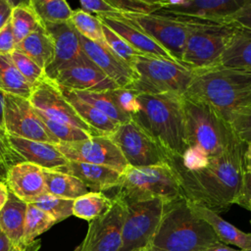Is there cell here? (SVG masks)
Wrapping results in <instances>:
<instances>
[{"label": "cell", "instance_id": "1", "mask_svg": "<svg viewBox=\"0 0 251 251\" xmlns=\"http://www.w3.org/2000/svg\"><path fill=\"white\" fill-rule=\"evenodd\" d=\"M245 143L237 139L221 155L210 158L209 165L198 171H187L176 157L169 165L176 172L183 197L193 205L217 214L226 212L238 193L244 173Z\"/></svg>", "mask_w": 251, "mask_h": 251}, {"label": "cell", "instance_id": "2", "mask_svg": "<svg viewBox=\"0 0 251 251\" xmlns=\"http://www.w3.org/2000/svg\"><path fill=\"white\" fill-rule=\"evenodd\" d=\"M217 241L219 239L210 225L182 197L165 204L148 248L152 251H202Z\"/></svg>", "mask_w": 251, "mask_h": 251}, {"label": "cell", "instance_id": "3", "mask_svg": "<svg viewBox=\"0 0 251 251\" xmlns=\"http://www.w3.org/2000/svg\"><path fill=\"white\" fill-rule=\"evenodd\" d=\"M183 96L138 94L140 111L131 118L171 157H181L188 147Z\"/></svg>", "mask_w": 251, "mask_h": 251}, {"label": "cell", "instance_id": "4", "mask_svg": "<svg viewBox=\"0 0 251 251\" xmlns=\"http://www.w3.org/2000/svg\"><path fill=\"white\" fill-rule=\"evenodd\" d=\"M192 71L184 96L207 103L226 122L229 114L243 107L251 97L250 71L221 67Z\"/></svg>", "mask_w": 251, "mask_h": 251}, {"label": "cell", "instance_id": "5", "mask_svg": "<svg viewBox=\"0 0 251 251\" xmlns=\"http://www.w3.org/2000/svg\"><path fill=\"white\" fill-rule=\"evenodd\" d=\"M182 103L188 146L197 145L213 158L238 139L229 124L207 103L184 95Z\"/></svg>", "mask_w": 251, "mask_h": 251}, {"label": "cell", "instance_id": "6", "mask_svg": "<svg viewBox=\"0 0 251 251\" xmlns=\"http://www.w3.org/2000/svg\"><path fill=\"white\" fill-rule=\"evenodd\" d=\"M116 196L125 202L160 198L173 201L182 198L176 172L169 164L152 167H127L122 174Z\"/></svg>", "mask_w": 251, "mask_h": 251}, {"label": "cell", "instance_id": "7", "mask_svg": "<svg viewBox=\"0 0 251 251\" xmlns=\"http://www.w3.org/2000/svg\"><path fill=\"white\" fill-rule=\"evenodd\" d=\"M132 69L137 78L127 88L138 94L183 96L193 75V71L182 63L146 55H139Z\"/></svg>", "mask_w": 251, "mask_h": 251}, {"label": "cell", "instance_id": "8", "mask_svg": "<svg viewBox=\"0 0 251 251\" xmlns=\"http://www.w3.org/2000/svg\"><path fill=\"white\" fill-rule=\"evenodd\" d=\"M177 20L184 22L187 29L181 63L194 71L216 67L234 25L191 19Z\"/></svg>", "mask_w": 251, "mask_h": 251}, {"label": "cell", "instance_id": "9", "mask_svg": "<svg viewBox=\"0 0 251 251\" xmlns=\"http://www.w3.org/2000/svg\"><path fill=\"white\" fill-rule=\"evenodd\" d=\"M167 202L160 198L126 202V214L122 227L120 251H135L149 245Z\"/></svg>", "mask_w": 251, "mask_h": 251}, {"label": "cell", "instance_id": "10", "mask_svg": "<svg viewBox=\"0 0 251 251\" xmlns=\"http://www.w3.org/2000/svg\"><path fill=\"white\" fill-rule=\"evenodd\" d=\"M109 137L119 148L129 167L161 166L170 162L166 152L132 120L120 125Z\"/></svg>", "mask_w": 251, "mask_h": 251}, {"label": "cell", "instance_id": "11", "mask_svg": "<svg viewBox=\"0 0 251 251\" xmlns=\"http://www.w3.org/2000/svg\"><path fill=\"white\" fill-rule=\"evenodd\" d=\"M3 126L9 135L57 144L27 98L4 93Z\"/></svg>", "mask_w": 251, "mask_h": 251}, {"label": "cell", "instance_id": "12", "mask_svg": "<svg viewBox=\"0 0 251 251\" xmlns=\"http://www.w3.org/2000/svg\"><path fill=\"white\" fill-rule=\"evenodd\" d=\"M122 16L153 38L176 61L181 63L187 32L184 22L159 13Z\"/></svg>", "mask_w": 251, "mask_h": 251}, {"label": "cell", "instance_id": "13", "mask_svg": "<svg viewBox=\"0 0 251 251\" xmlns=\"http://www.w3.org/2000/svg\"><path fill=\"white\" fill-rule=\"evenodd\" d=\"M112 200L111 208L104 215L89 222L86 235L79 244L80 251H120L126 205L116 195Z\"/></svg>", "mask_w": 251, "mask_h": 251}, {"label": "cell", "instance_id": "14", "mask_svg": "<svg viewBox=\"0 0 251 251\" xmlns=\"http://www.w3.org/2000/svg\"><path fill=\"white\" fill-rule=\"evenodd\" d=\"M68 161L110 167L124 173L128 167L123 154L109 136L93 135L75 142L55 144Z\"/></svg>", "mask_w": 251, "mask_h": 251}, {"label": "cell", "instance_id": "15", "mask_svg": "<svg viewBox=\"0 0 251 251\" xmlns=\"http://www.w3.org/2000/svg\"><path fill=\"white\" fill-rule=\"evenodd\" d=\"M245 0H158L156 13L177 19L226 23Z\"/></svg>", "mask_w": 251, "mask_h": 251}, {"label": "cell", "instance_id": "16", "mask_svg": "<svg viewBox=\"0 0 251 251\" xmlns=\"http://www.w3.org/2000/svg\"><path fill=\"white\" fill-rule=\"evenodd\" d=\"M28 100L37 112L49 119L68 124L94 135L65 98L59 84L54 79L47 76L35 84Z\"/></svg>", "mask_w": 251, "mask_h": 251}, {"label": "cell", "instance_id": "17", "mask_svg": "<svg viewBox=\"0 0 251 251\" xmlns=\"http://www.w3.org/2000/svg\"><path fill=\"white\" fill-rule=\"evenodd\" d=\"M79 36L81 49L86 57L120 88L129 87L137 78L135 71L117 56L106 44H99Z\"/></svg>", "mask_w": 251, "mask_h": 251}, {"label": "cell", "instance_id": "18", "mask_svg": "<svg viewBox=\"0 0 251 251\" xmlns=\"http://www.w3.org/2000/svg\"><path fill=\"white\" fill-rule=\"evenodd\" d=\"M53 38L55 58L45 71L48 77L54 79L57 74L86 58L79 41V36L75 27L69 23L48 25L44 26Z\"/></svg>", "mask_w": 251, "mask_h": 251}, {"label": "cell", "instance_id": "19", "mask_svg": "<svg viewBox=\"0 0 251 251\" xmlns=\"http://www.w3.org/2000/svg\"><path fill=\"white\" fill-rule=\"evenodd\" d=\"M54 80L61 87L75 91H109L119 88L87 57L59 72Z\"/></svg>", "mask_w": 251, "mask_h": 251}, {"label": "cell", "instance_id": "20", "mask_svg": "<svg viewBox=\"0 0 251 251\" xmlns=\"http://www.w3.org/2000/svg\"><path fill=\"white\" fill-rule=\"evenodd\" d=\"M5 180L9 191L26 204L35 202L46 193L43 169L32 163L21 162L11 166Z\"/></svg>", "mask_w": 251, "mask_h": 251}, {"label": "cell", "instance_id": "21", "mask_svg": "<svg viewBox=\"0 0 251 251\" xmlns=\"http://www.w3.org/2000/svg\"><path fill=\"white\" fill-rule=\"evenodd\" d=\"M96 17L101 21L102 24L107 25L118 35L124 38L131 47H133L142 55L177 62L160 44H158L153 38L144 33L136 25L125 19L122 14Z\"/></svg>", "mask_w": 251, "mask_h": 251}, {"label": "cell", "instance_id": "22", "mask_svg": "<svg viewBox=\"0 0 251 251\" xmlns=\"http://www.w3.org/2000/svg\"><path fill=\"white\" fill-rule=\"evenodd\" d=\"M58 171L77 177L92 192H103L117 188L122 176V173L110 167L74 161H69Z\"/></svg>", "mask_w": 251, "mask_h": 251}, {"label": "cell", "instance_id": "23", "mask_svg": "<svg viewBox=\"0 0 251 251\" xmlns=\"http://www.w3.org/2000/svg\"><path fill=\"white\" fill-rule=\"evenodd\" d=\"M9 138L14 150L25 162L35 164L47 170H58L69 162L54 144L13 135H9Z\"/></svg>", "mask_w": 251, "mask_h": 251}, {"label": "cell", "instance_id": "24", "mask_svg": "<svg viewBox=\"0 0 251 251\" xmlns=\"http://www.w3.org/2000/svg\"><path fill=\"white\" fill-rule=\"evenodd\" d=\"M216 67L251 72V31L234 26ZM215 68V67H214Z\"/></svg>", "mask_w": 251, "mask_h": 251}, {"label": "cell", "instance_id": "25", "mask_svg": "<svg viewBox=\"0 0 251 251\" xmlns=\"http://www.w3.org/2000/svg\"><path fill=\"white\" fill-rule=\"evenodd\" d=\"M60 88L65 98L72 105V107L75 109V111L83 121V123L87 125V126L92 130L94 135L110 136L119 127L120 125L112 121L105 114H103L90 104L78 98L73 90L61 86Z\"/></svg>", "mask_w": 251, "mask_h": 251}, {"label": "cell", "instance_id": "26", "mask_svg": "<svg viewBox=\"0 0 251 251\" xmlns=\"http://www.w3.org/2000/svg\"><path fill=\"white\" fill-rule=\"evenodd\" d=\"M191 207L200 218L210 225L219 241L226 245L231 244L239 247V250H251V233L238 229L211 210L193 204H191Z\"/></svg>", "mask_w": 251, "mask_h": 251}, {"label": "cell", "instance_id": "27", "mask_svg": "<svg viewBox=\"0 0 251 251\" xmlns=\"http://www.w3.org/2000/svg\"><path fill=\"white\" fill-rule=\"evenodd\" d=\"M16 50L34 61L40 68L47 70L55 58L54 41L45 27H40L16 45Z\"/></svg>", "mask_w": 251, "mask_h": 251}, {"label": "cell", "instance_id": "28", "mask_svg": "<svg viewBox=\"0 0 251 251\" xmlns=\"http://www.w3.org/2000/svg\"><path fill=\"white\" fill-rule=\"evenodd\" d=\"M27 204L9 191L8 200L0 210V227L13 245L21 243Z\"/></svg>", "mask_w": 251, "mask_h": 251}, {"label": "cell", "instance_id": "29", "mask_svg": "<svg viewBox=\"0 0 251 251\" xmlns=\"http://www.w3.org/2000/svg\"><path fill=\"white\" fill-rule=\"evenodd\" d=\"M46 193L75 200L89 192L88 188L75 176L58 170L43 169Z\"/></svg>", "mask_w": 251, "mask_h": 251}, {"label": "cell", "instance_id": "30", "mask_svg": "<svg viewBox=\"0 0 251 251\" xmlns=\"http://www.w3.org/2000/svg\"><path fill=\"white\" fill-rule=\"evenodd\" d=\"M33 85L27 82L14 65L10 55H0V91L29 98Z\"/></svg>", "mask_w": 251, "mask_h": 251}, {"label": "cell", "instance_id": "31", "mask_svg": "<svg viewBox=\"0 0 251 251\" xmlns=\"http://www.w3.org/2000/svg\"><path fill=\"white\" fill-rule=\"evenodd\" d=\"M112 198L103 192L89 191L74 200L73 215L88 222L104 215L112 206Z\"/></svg>", "mask_w": 251, "mask_h": 251}, {"label": "cell", "instance_id": "32", "mask_svg": "<svg viewBox=\"0 0 251 251\" xmlns=\"http://www.w3.org/2000/svg\"><path fill=\"white\" fill-rule=\"evenodd\" d=\"M11 25L17 43L44 26L29 1L15 4L11 14Z\"/></svg>", "mask_w": 251, "mask_h": 251}, {"label": "cell", "instance_id": "33", "mask_svg": "<svg viewBox=\"0 0 251 251\" xmlns=\"http://www.w3.org/2000/svg\"><path fill=\"white\" fill-rule=\"evenodd\" d=\"M75 95L90 104L118 125H123L131 120L129 116L122 112L117 106L113 96L109 91H75Z\"/></svg>", "mask_w": 251, "mask_h": 251}, {"label": "cell", "instance_id": "34", "mask_svg": "<svg viewBox=\"0 0 251 251\" xmlns=\"http://www.w3.org/2000/svg\"><path fill=\"white\" fill-rule=\"evenodd\" d=\"M30 5L43 25L69 23L73 10L65 0H30Z\"/></svg>", "mask_w": 251, "mask_h": 251}, {"label": "cell", "instance_id": "35", "mask_svg": "<svg viewBox=\"0 0 251 251\" xmlns=\"http://www.w3.org/2000/svg\"><path fill=\"white\" fill-rule=\"evenodd\" d=\"M55 224V220L46 212L31 203L27 204L21 243H31L37 236L47 231Z\"/></svg>", "mask_w": 251, "mask_h": 251}, {"label": "cell", "instance_id": "36", "mask_svg": "<svg viewBox=\"0 0 251 251\" xmlns=\"http://www.w3.org/2000/svg\"><path fill=\"white\" fill-rule=\"evenodd\" d=\"M70 24L75 27L78 34L88 40L99 44H106L102 29L101 21L83 10L73 11Z\"/></svg>", "mask_w": 251, "mask_h": 251}, {"label": "cell", "instance_id": "37", "mask_svg": "<svg viewBox=\"0 0 251 251\" xmlns=\"http://www.w3.org/2000/svg\"><path fill=\"white\" fill-rule=\"evenodd\" d=\"M31 204L50 215L55 220L56 224L70 216H73L74 200L71 199H65L49 193H44Z\"/></svg>", "mask_w": 251, "mask_h": 251}, {"label": "cell", "instance_id": "38", "mask_svg": "<svg viewBox=\"0 0 251 251\" xmlns=\"http://www.w3.org/2000/svg\"><path fill=\"white\" fill-rule=\"evenodd\" d=\"M35 110V109H34ZM37 115L47 127V129L50 131V133L57 139L58 143L60 142H75V141H81L90 138L92 135L80 128H77L75 126H70L68 124L56 122L54 120L49 119L48 117L44 116L43 114L37 112ZM57 143V144H58Z\"/></svg>", "mask_w": 251, "mask_h": 251}, {"label": "cell", "instance_id": "39", "mask_svg": "<svg viewBox=\"0 0 251 251\" xmlns=\"http://www.w3.org/2000/svg\"><path fill=\"white\" fill-rule=\"evenodd\" d=\"M102 29L106 45L117 56L122 58L126 63L132 67V64L134 63L135 59L142 54L135 50L133 47H131L124 38H122L120 35H118L115 31H113L104 24H102Z\"/></svg>", "mask_w": 251, "mask_h": 251}, {"label": "cell", "instance_id": "40", "mask_svg": "<svg viewBox=\"0 0 251 251\" xmlns=\"http://www.w3.org/2000/svg\"><path fill=\"white\" fill-rule=\"evenodd\" d=\"M10 56L20 74L31 85L34 86L47 77L45 70L40 68L34 61L23 53L15 50Z\"/></svg>", "mask_w": 251, "mask_h": 251}, {"label": "cell", "instance_id": "41", "mask_svg": "<svg viewBox=\"0 0 251 251\" xmlns=\"http://www.w3.org/2000/svg\"><path fill=\"white\" fill-rule=\"evenodd\" d=\"M227 123L238 139L245 144L251 141V108H241L233 111L229 114Z\"/></svg>", "mask_w": 251, "mask_h": 251}, {"label": "cell", "instance_id": "42", "mask_svg": "<svg viewBox=\"0 0 251 251\" xmlns=\"http://www.w3.org/2000/svg\"><path fill=\"white\" fill-rule=\"evenodd\" d=\"M119 109L129 116L134 117L140 111L138 93L130 88H116L110 90Z\"/></svg>", "mask_w": 251, "mask_h": 251}, {"label": "cell", "instance_id": "43", "mask_svg": "<svg viewBox=\"0 0 251 251\" xmlns=\"http://www.w3.org/2000/svg\"><path fill=\"white\" fill-rule=\"evenodd\" d=\"M122 14H153L159 10L156 1L150 0H107Z\"/></svg>", "mask_w": 251, "mask_h": 251}, {"label": "cell", "instance_id": "44", "mask_svg": "<svg viewBox=\"0 0 251 251\" xmlns=\"http://www.w3.org/2000/svg\"><path fill=\"white\" fill-rule=\"evenodd\" d=\"M176 158L187 171L202 170L206 168L210 162V157L208 154L197 145L188 146L180 158Z\"/></svg>", "mask_w": 251, "mask_h": 251}, {"label": "cell", "instance_id": "45", "mask_svg": "<svg viewBox=\"0 0 251 251\" xmlns=\"http://www.w3.org/2000/svg\"><path fill=\"white\" fill-rule=\"evenodd\" d=\"M25 162L22 157L14 150L10 138L9 133L3 126L0 125V169L7 170L18 163Z\"/></svg>", "mask_w": 251, "mask_h": 251}, {"label": "cell", "instance_id": "46", "mask_svg": "<svg viewBox=\"0 0 251 251\" xmlns=\"http://www.w3.org/2000/svg\"><path fill=\"white\" fill-rule=\"evenodd\" d=\"M226 23L251 31V0H245L243 5L226 19Z\"/></svg>", "mask_w": 251, "mask_h": 251}, {"label": "cell", "instance_id": "47", "mask_svg": "<svg viewBox=\"0 0 251 251\" xmlns=\"http://www.w3.org/2000/svg\"><path fill=\"white\" fill-rule=\"evenodd\" d=\"M81 10L87 13H95L97 16H114L122 14L112 5L108 3L107 0H81L79 1Z\"/></svg>", "mask_w": 251, "mask_h": 251}, {"label": "cell", "instance_id": "48", "mask_svg": "<svg viewBox=\"0 0 251 251\" xmlns=\"http://www.w3.org/2000/svg\"><path fill=\"white\" fill-rule=\"evenodd\" d=\"M234 204L251 212V174L244 171Z\"/></svg>", "mask_w": 251, "mask_h": 251}, {"label": "cell", "instance_id": "49", "mask_svg": "<svg viewBox=\"0 0 251 251\" xmlns=\"http://www.w3.org/2000/svg\"><path fill=\"white\" fill-rule=\"evenodd\" d=\"M17 41L10 21L0 29V55H11L16 50Z\"/></svg>", "mask_w": 251, "mask_h": 251}, {"label": "cell", "instance_id": "50", "mask_svg": "<svg viewBox=\"0 0 251 251\" xmlns=\"http://www.w3.org/2000/svg\"><path fill=\"white\" fill-rule=\"evenodd\" d=\"M15 4L9 0H0V29L10 21Z\"/></svg>", "mask_w": 251, "mask_h": 251}, {"label": "cell", "instance_id": "51", "mask_svg": "<svg viewBox=\"0 0 251 251\" xmlns=\"http://www.w3.org/2000/svg\"><path fill=\"white\" fill-rule=\"evenodd\" d=\"M40 246H41L40 239H35L34 241L28 244L20 243L17 245H13L11 251H38Z\"/></svg>", "mask_w": 251, "mask_h": 251}, {"label": "cell", "instance_id": "52", "mask_svg": "<svg viewBox=\"0 0 251 251\" xmlns=\"http://www.w3.org/2000/svg\"><path fill=\"white\" fill-rule=\"evenodd\" d=\"M202 251H240V250L229 247L228 245H226L221 241H217V242L209 245L208 247L204 248Z\"/></svg>", "mask_w": 251, "mask_h": 251}, {"label": "cell", "instance_id": "53", "mask_svg": "<svg viewBox=\"0 0 251 251\" xmlns=\"http://www.w3.org/2000/svg\"><path fill=\"white\" fill-rule=\"evenodd\" d=\"M243 166L244 171L251 174V141L247 142L245 145V150L243 154Z\"/></svg>", "mask_w": 251, "mask_h": 251}, {"label": "cell", "instance_id": "54", "mask_svg": "<svg viewBox=\"0 0 251 251\" xmlns=\"http://www.w3.org/2000/svg\"><path fill=\"white\" fill-rule=\"evenodd\" d=\"M8 196H9V189L6 183L0 180V210L3 208V206L7 202Z\"/></svg>", "mask_w": 251, "mask_h": 251}, {"label": "cell", "instance_id": "55", "mask_svg": "<svg viewBox=\"0 0 251 251\" xmlns=\"http://www.w3.org/2000/svg\"><path fill=\"white\" fill-rule=\"evenodd\" d=\"M13 243L10 239L2 232L0 233V251H11Z\"/></svg>", "mask_w": 251, "mask_h": 251}, {"label": "cell", "instance_id": "56", "mask_svg": "<svg viewBox=\"0 0 251 251\" xmlns=\"http://www.w3.org/2000/svg\"><path fill=\"white\" fill-rule=\"evenodd\" d=\"M3 99L4 93L0 91V125H3Z\"/></svg>", "mask_w": 251, "mask_h": 251}, {"label": "cell", "instance_id": "57", "mask_svg": "<svg viewBox=\"0 0 251 251\" xmlns=\"http://www.w3.org/2000/svg\"><path fill=\"white\" fill-rule=\"evenodd\" d=\"M241 108H251V97L248 99V101L244 104V106L243 107H241ZM241 108H239V109H241Z\"/></svg>", "mask_w": 251, "mask_h": 251}, {"label": "cell", "instance_id": "58", "mask_svg": "<svg viewBox=\"0 0 251 251\" xmlns=\"http://www.w3.org/2000/svg\"><path fill=\"white\" fill-rule=\"evenodd\" d=\"M135 251H149V249H148V247H145V248H141V249H138Z\"/></svg>", "mask_w": 251, "mask_h": 251}, {"label": "cell", "instance_id": "59", "mask_svg": "<svg viewBox=\"0 0 251 251\" xmlns=\"http://www.w3.org/2000/svg\"><path fill=\"white\" fill-rule=\"evenodd\" d=\"M73 251H80V246H79V245H77V246H76Z\"/></svg>", "mask_w": 251, "mask_h": 251}, {"label": "cell", "instance_id": "60", "mask_svg": "<svg viewBox=\"0 0 251 251\" xmlns=\"http://www.w3.org/2000/svg\"><path fill=\"white\" fill-rule=\"evenodd\" d=\"M240 251H251V250H240Z\"/></svg>", "mask_w": 251, "mask_h": 251}, {"label": "cell", "instance_id": "61", "mask_svg": "<svg viewBox=\"0 0 251 251\" xmlns=\"http://www.w3.org/2000/svg\"><path fill=\"white\" fill-rule=\"evenodd\" d=\"M0 179H2V175L0 174Z\"/></svg>", "mask_w": 251, "mask_h": 251}, {"label": "cell", "instance_id": "62", "mask_svg": "<svg viewBox=\"0 0 251 251\" xmlns=\"http://www.w3.org/2000/svg\"><path fill=\"white\" fill-rule=\"evenodd\" d=\"M0 233H2V230H1V227H0Z\"/></svg>", "mask_w": 251, "mask_h": 251}, {"label": "cell", "instance_id": "63", "mask_svg": "<svg viewBox=\"0 0 251 251\" xmlns=\"http://www.w3.org/2000/svg\"><path fill=\"white\" fill-rule=\"evenodd\" d=\"M147 247H148V246H147ZM148 249H149V248H148ZM149 251H152V250H149Z\"/></svg>", "mask_w": 251, "mask_h": 251}, {"label": "cell", "instance_id": "64", "mask_svg": "<svg viewBox=\"0 0 251 251\" xmlns=\"http://www.w3.org/2000/svg\"><path fill=\"white\" fill-rule=\"evenodd\" d=\"M250 223H251V221H250Z\"/></svg>", "mask_w": 251, "mask_h": 251}]
</instances>
